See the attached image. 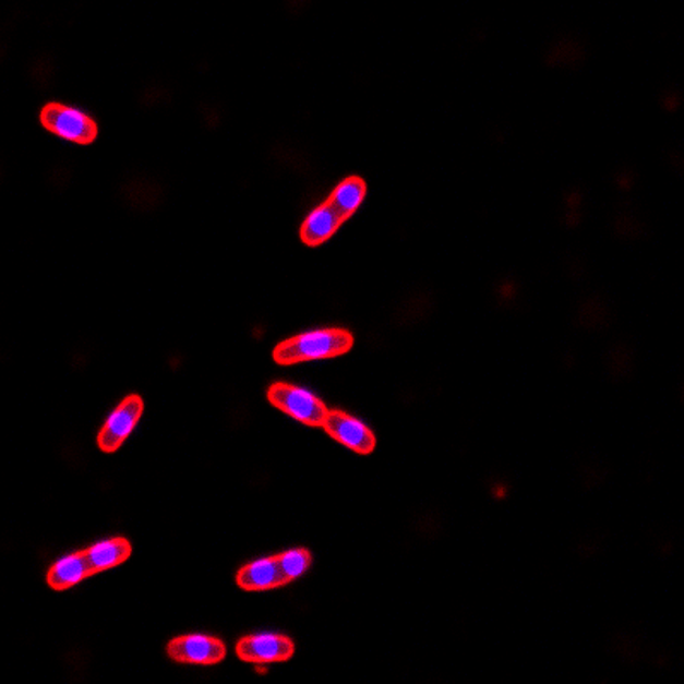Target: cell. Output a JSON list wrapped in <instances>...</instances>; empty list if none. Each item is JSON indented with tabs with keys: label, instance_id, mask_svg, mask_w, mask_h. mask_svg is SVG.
I'll list each match as a JSON object with an SVG mask.
<instances>
[{
	"label": "cell",
	"instance_id": "obj_8",
	"mask_svg": "<svg viewBox=\"0 0 684 684\" xmlns=\"http://www.w3.org/2000/svg\"><path fill=\"white\" fill-rule=\"evenodd\" d=\"M237 584L243 590H271L286 586L285 575L277 565L276 556L249 563L238 569Z\"/></svg>",
	"mask_w": 684,
	"mask_h": 684
},
{
	"label": "cell",
	"instance_id": "obj_13",
	"mask_svg": "<svg viewBox=\"0 0 684 684\" xmlns=\"http://www.w3.org/2000/svg\"><path fill=\"white\" fill-rule=\"evenodd\" d=\"M276 560L288 584L300 578L312 566V553L309 550H303V548L277 554Z\"/></svg>",
	"mask_w": 684,
	"mask_h": 684
},
{
	"label": "cell",
	"instance_id": "obj_10",
	"mask_svg": "<svg viewBox=\"0 0 684 684\" xmlns=\"http://www.w3.org/2000/svg\"><path fill=\"white\" fill-rule=\"evenodd\" d=\"M92 575L95 574L87 565L86 556H84L83 551H77V553L69 554L65 559L53 563L48 569L47 581L53 590H65L77 586L80 581L92 577Z\"/></svg>",
	"mask_w": 684,
	"mask_h": 684
},
{
	"label": "cell",
	"instance_id": "obj_9",
	"mask_svg": "<svg viewBox=\"0 0 684 684\" xmlns=\"http://www.w3.org/2000/svg\"><path fill=\"white\" fill-rule=\"evenodd\" d=\"M343 223L345 221L339 214L328 206L327 202H324L321 206L315 207L301 225V242L309 247L322 245V243L327 242L328 238L334 237Z\"/></svg>",
	"mask_w": 684,
	"mask_h": 684
},
{
	"label": "cell",
	"instance_id": "obj_3",
	"mask_svg": "<svg viewBox=\"0 0 684 684\" xmlns=\"http://www.w3.org/2000/svg\"><path fill=\"white\" fill-rule=\"evenodd\" d=\"M41 125L57 137L74 144L95 143L98 137V125L92 117L77 108L62 104H48L40 111Z\"/></svg>",
	"mask_w": 684,
	"mask_h": 684
},
{
	"label": "cell",
	"instance_id": "obj_2",
	"mask_svg": "<svg viewBox=\"0 0 684 684\" xmlns=\"http://www.w3.org/2000/svg\"><path fill=\"white\" fill-rule=\"evenodd\" d=\"M267 399L274 408L281 409L285 415L307 427H322L328 412L324 400L319 399L315 394L285 382L271 385Z\"/></svg>",
	"mask_w": 684,
	"mask_h": 684
},
{
	"label": "cell",
	"instance_id": "obj_4",
	"mask_svg": "<svg viewBox=\"0 0 684 684\" xmlns=\"http://www.w3.org/2000/svg\"><path fill=\"white\" fill-rule=\"evenodd\" d=\"M144 411V400L141 397L127 396L122 403L117 406L116 411L108 416L107 423L99 430L98 447L105 454H113L122 447L127 436L131 435L135 424L141 420Z\"/></svg>",
	"mask_w": 684,
	"mask_h": 684
},
{
	"label": "cell",
	"instance_id": "obj_6",
	"mask_svg": "<svg viewBox=\"0 0 684 684\" xmlns=\"http://www.w3.org/2000/svg\"><path fill=\"white\" fill-rule=\"evenodd\" d=\"M295 653L291 638L277 633H255L247 635L237 644V656L253 664L289 661Z\"/></svg>",
	"mask_w": 684,
	"mask_h": 684
},
{
	"label": "cell",
	"instance_id": "obj_7",
	"mask_svg": "<svg viewBox=\"0 0 684 684\" xmlns=\"http://www.w3.org/2000/svg\"><path fill=\"white\" fill-rule=\"evenodd\" d=\"M168 656L185 664L214 665L225 661L226 645L207 635H182L167 647Z\"/></svg>",
	"mask_w": 684,
	"mask_h": 684
},
{
	"label": "cell",
	"instance_id": "obj_12",
	"mask_svg": "<svg viewBox=\"0 0 684 684\" xmlns=\"http://www.w3.org/2000/svg\"><path fill=\"white\" fill-rule=\"evenodd\" d=\"M364 197H367L364 180L360 177H349L333 190V194L327 199V204L339 214L343 221H346L360 209Z\"/></svg>",
	"mask_w": 684,
	"mask_h": 684
},
{
	"label": "cell",
	"instance_id": "obj_5",
	"mask_svg": "<svg viewBox=\"0 0 684 684\" xmlns=\"http://www.w3.org/2000/svg\"><path fill=\"white\" fill-rule=\"evenodd\" d=\"M322 428L328 436L343 443L349 451L360 455H369L375 451L376 439L372 430L363 421L352 418L348 412L328 409Z\"/></svg>",
	"mask_w": 684,
	"mask_h": 684
},
{
	"label": "cell",
	"instance_id": "obj_1",
	"mask_svg": "<svg viewBox=\"0 0 684 684\" xmlns=\"http://www.w3.org/2000/svg\"><path fill=\"white\" fill-rule=\"evenodd\" d=\"M355 346V336L345 328H316L283 340L274 348L273 358L277 364L305 363V361L328 360L343 357Z\"/></svg>",
	"mask_w": 684,
	"mask_h": 684
},
{
	"label": "cell",
	"instance_id": "obj_11",
	"mask_svg": "<svg viewBox=\"0 0 684 684\" xmlns=\"http://www.w3.org/2000/svg\"><path fill=\"white\" fill-rule=\"evenodd\" d=\"M87 565L93 574H99L105 569L116 568L129 560L132 554L131 542L125 538H113L108 541L96 542L93 547L83 551Z\"/></svg>",
	"mask_w": 684,
	"mask_h": 684
}]
</instances>
